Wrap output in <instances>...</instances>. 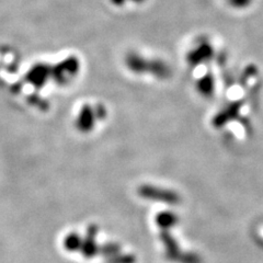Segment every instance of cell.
<instances>
[{
  "label": "cell",
  "instance_id": "cell-3",
  "mask_svg": "<svg viewBox=\"0 0 263 263\" xmlns=\"http://www.w3.org/2000/svg\"><path fill=\"white\" fill-rule=\"evenodd\" d=\"M197 89H199V91L204 97L210 98L213 96L214 91H215V81H214V78L211 73H206V75L199 80Z\"/></svg>",
  "mask_w": 263,
  "mask_h": 263
},
{
  "label": "cell",
  "instance_id": "cell-2",
  "mask_svg": "<svg viewBox=\"0 0 263 263\" xmlns=\"http://www.w3.org/2000/svg\"><path fill=\"white\" fill-rule=\"evenodd\" d=\"M213 48L209 43H201L189 55V63L197 65L212 59Z\"/></svg>",
  "mask_w": 263,
  "mask_h": 263
},
{
  "label": "cell",
  "instance_id": "cell-4",
  "mask_svg": "<svg viewBox=\"0 0 263 263\" xmlns=\"http://www.w3.org/2000/svg\"><path fill=\"white\" fill-rule=\"evenodd\" d=\"M252 0H228V4L236 9H243V8L249 7Z\"/></svg>",
  "mask_w": 263,
  "mask_h": 263
},
{
  "label": "cell",
  "instance_id": "cell-1",
  "mask_svg": "<svg viewBox=\"0 0 263 263\" xmlns=\"http://www.w3.org/2000/svg\"><path fill=\"white\" fill-rule=\"evenodd\" d=\"M242 103L240 101H235L226 105L221 109L213 119V124L215 127H223L230 121L235 120L240 112Z\"/></svg>",
  "mask_w": 263,
  "mask_h": 263
}]
</instances>
